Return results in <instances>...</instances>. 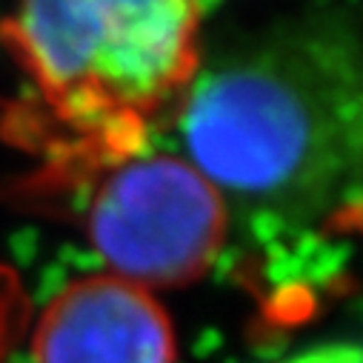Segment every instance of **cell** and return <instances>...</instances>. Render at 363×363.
<instances>
[{
    "label": "cell",
    "instance_id": "obj_1",
    "mask_svg": "<svg viewBox=\"0 0 363 363\" xmlns=\"http://www.w3.org/2000/svg\"><path fill=\"white\" fill-rule=\"evenodd\" d=\"M189 160L226 195L326 218L363 195V38L323 23L198 74L180 106Z\"/></svg>",
    "mask_w": 363,
    "mask_h": 363
},
{
    "label": "cell",
    "instance_id": "obj_2",
    "mask_svg": "<svg viewBox=\"0 0 363 363\" xmlns=\"http://www.w3.org/2000/svg\"><path fill=\"white\" fill-rule=\"evenodd\" d=\"M203 6L186 0L29 4L0 23L49 115L101 169L140 155L149 123L201 74Z\"/></svg>",
    "mask_w": 363,
    "mask_h": 363
},
{
    "label": "cell",
    "instance_id": "obj_3",
    "mask_svg": "<svg viewBox=\"0 0 363 363\" xmlns=\"http://www.w3.org/2000/svg\"><path fill=\"white\" fill-rule=\"evenodd\" d=\"M86 232L109 272L143 289L203 278L229 235L223 192L177 155H132L101 169Z\"/></svg>",
    "mask_w": 363,
    "mask_h": 363
},
{
    "label": "cell",
    "instance_id": "obj_4",
    "mask_svg": "<svg viewBox=\"0 0 363 363\" xmlns=\"http://www.w3.org/2000/svg\"><path fill=\"white\" fill-rule=\"evenodd\" d=\"M35 363H174L166 309L112 272L66 284L38 318Z\"/></svg>",
    "mask_w": 363,
    "mask_h": 363
}]
</instances>
